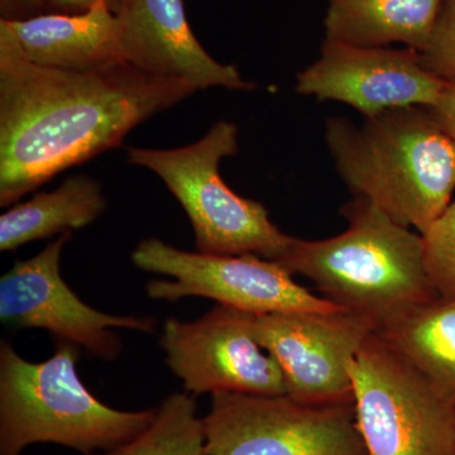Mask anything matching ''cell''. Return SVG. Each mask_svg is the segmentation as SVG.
Returning a JSON list of instances; mask_svg holds the SVG:
<instances>
[{"label":"cell","instance_id":"6da1fadb","mask_svg":"<svg viewBox=\"0 0 455 455\" xmlns=\"http://www.w3.org/2000/svg\"><path fill=\"white\" fill-rule=\"evenodd\" d=\"M196 92L127 61L86 73L32 64L0 20V206L121 146L134 127Z\"/></svg>","mask_w":455,"mask_h":455},{"label":"cell","instance_id":"7a4b0ae2","mask_svg":"<svg viewBox=\"0 0 455 455\" xmlns=\"http://www.w3.org/2000/svg\"><path fill=\"white\" fill-rule=\"evenodd\" d=\"M325 142L355 196L401 226L423 235L451 202L455 142L431 108H395L362 125L334 116Z\"/></svg>","mask_w":455,"mask_h":455},{"label":"cell","instance_id":"3957f363","mask_svg":"<svg viewBox=\"0 0 455 455\" xmlns=\"http://www.w3.org/2000/svg\"><path fill=\"white\" fill-rule=\"evenodd\" d=\"M348 227L322 241L293 238L278 260L290 274L315 284L338 307L387 324L439 300L424 265L423 236L401 226L370 200L341 208Z\"/></svg>","mask_w":455,"mask_h":455},{"label":"cell","instance_id":"277c9868","mask_svg":"<svg viewBox=\"0 0 455 455\" xmlns=\"http://www.w3.org/2000/svg\"><path fill=\"white\" fill-rule=\"evenodd\" d=\"M82 348L55 339L44 362L20 357L0 344V455H20L36 443H51L83 455L130 442L154 423L157 407L123 411L101 403L79 372Z\"/></svg>","mask_w":455,"mask_h":455},{"label":"cell","instance_id":"5b68a950","mask_svg":"<svg viewBox=\"0 0 455 455\" xmlns=\"http://www.w3.org/2000/svg\"><path fill=\"white\" fill-rule=\"evenodd\" d=\"M236 154L238 128L220 121L193 145L175 149L130 147L127 160L154 171L181 204L193 226L196 252L251 253L278 262L295 236L281 232L262 204L238 196L221 179V160Z\"/></svg>","mask_w":455,"mask_h":455},{"label":"cell","instance_id":"8992f818","mask_svg":"<svg viewBox=\"0 0 455 455\" xmlns=\"http://www.w3.org/2000/svg\"><path fill=\"white\" fill-rule=\"evenodd\" d=\"M349 373L367 455H455V398L376 331Z\"/></svg>","mask_w":455,"mask_h":455},{"label":"cell","instance_id":"52a82bcc","mask_svg":"<svg viewBox=\"0 0 455 455\" xmlns=\"http://www.w3.org/2000/svg\"><path fill=\"white\" fill-rule=\"evenodd\" d=\"M203 420L206 455H367L353 403L220 392Z\"/></svg>","mask_w":455,"mask_h":455},{"label":"cell","instance_id":"ba28073f","mask_svg":"<svg viewBox=\"0 0 455 455\" xmlns=\"http://www.w3.org/2000/svg\"><path fill=\"white\" fill-rule=\"evenodd\" d=\"M131 259L142 271L172 278L146 284L147 295L154 300L175 302L196 296L256 315L341 307L296 283L276 260L256 254L188 252L161 239L148 238L137 245Z\"/></svg>","mask_w":455,"mask_h":455},{"label":"cell","instance_id":"9c48e42d","mask_svg":"<svg viewBox=\"0 0 455 455\" xmlns=\"http://www.w3.org/2000/svg\"><path fill=\"white\" fill-rule=\"evenodd\" d=\"M73 232L60 235L37 256L17 260L0 278V320L13 331L44 329L55 339L73 343L101 361H114L123 341L114 329L154 334V316L112 315L84 302L60 271L62 250Z\"/></svg>","mask_w":455,"mask_h":455},{"label":"cell","instance_id":"30bf717a","mask_svg":"<svg viewBox=\"0 0 455 455\" xmlns=\"http://www.w3.org/2000/svg\"><path fill=\"white\" fill-rule=\"evenodd\" d=\"M254 315L218 304L194 322L164 323L160 346L167 367L188 394H287L276 359L254 338Z\"/></svg>","mask_w":455,"mask_h":455},{"label":"cell","instance_id":"8fae6325","mask_svg":"<svg viewBox=\"0 0 455 455\" xmlns=\"http://www.w3.org/2000/svg\"><path fill=\"white\" fill-rule=\"evenodd\" d=\"M374 331L372 320L344 307L253 319L254 338L276 359L286 395L311 403H353L349 366Z\"/></svg>","mask_w":455,"mask_h":455},{"label":"cell","instance_id":"7c38bea8","mask_svg":"<svg viewBox=\"0 0 455 455\" xmlns=\"http://www.w3.org/2000/svg\"><path fill=\"white\" fill-rule=\"evenodd\" d=\"M447 83L425 68L420 52L323 42L320 57L298 75L296 92L348 104L366 119L395 108H433Z\"/></svg>","mask_w":455,"mask_h":455},{"label":"cell","instance_id":"4fadbf2b","mask_svg":"<svg viewBox=\"0 0 455 455\" xmlns=\"http://www.w3.org/2000/svg\"><path fill=\"white\" fill-rule=\"evenodd\" d=\"M116 14L123 59L143 73L184 80L197 90L256 88L235 66L220 64L206 52L188 25L184 0H121Z\"/></svg>","mask_w":455,"mask_h":455},{"label":"cell","instance_id":"5bb4252c","mask_svg":"<svg viewBox=\"0 0 455 455\" xmlns=\"http://www.w3.org/2000/svg\"><path fill=\"white\" fill-rule=\"evenodd\" d=\"M4 22L23 55L42 68L86 73L124 61L121 23L107 0H99L86 13H44Z\"/></svg>","mask_w":455,"mask_h":455},{"label":"cell","instance_id":"9a60e30c","mask_svg":"<svg viewBox=\"0 0 455 455\" xmlns=\"http://www.w3.org/2000/svg\"><path fill=\"white\" fill-rule=\"evenodd\" d=\"M444 0H328L326 40L361 47L403 44L421 52Z\"/></svg>","mask_w":455,"mask_h":455},{"label":"cell","instance_id":"2e32d148","mask_svg":"<svg viewBox=\"0 0 455 455\" xmlns=\"http://www.w3.org/2000/svg\"><path fill=\"white\" fill-rule=\"evenodd\" d=\"M107 206L100 182L86 175L71 176L55 190L35 194L0 217V251L82 229L103 215Z\"/></svg>","mask_w":455,"mask_h":455},{"label":"cell","instance_id":"e0dca14e","mask_svg":"<svg viewBox=\"0 0 455 455\" xmlns=\"http://www.w3.org/2000/svg\"><path fill=\"white\" fill-rule=\"evenodd\" d=\"M376 334L455 398V299L410 311Z\"/></svg>","mask_w":455,"mask_h":455},{"label":"cell","instance_id":"ac0fdd59","mask_svg":"<svg viewBox=\"0 0 455 455\" xmlns=\"http://www.w3.org/2000/svg\"><path fill=\"white\" fill-rule=\"evenodd\" d=\"M92 455H206L196 396L173 392L157 406L154 423L130 442Z\"/></svg>","mask_w":455,"mask_h":455},{"label":"cell","instance_id":"d6986e66","mask_svg":"<svg viewBox=\"0 0 455 455\" xmlns=\"http://www.w3.org/2000/svg\"><path fill=\"white\" fill-rule=\"evenodd\" d=\"M424 265L442 300L455 299V199L421 235Z\"/></svg>","mask_w":455,"mask_h":455},{"label":"cell","instance_id":"ffe728a7","mask_svg":"<svg viewBox=\"0 0 455 455\" xmlns=\"http://www.w3.org/2000/svg\"><path fill=\"white\" fill-rule=\"evenodd\" d=\"M427 70L455 84V0H444L427 46L420 52Z\"/></svg>","mask_w":455,"mask_h":455},{"label":"cell","instance_id":"44dd1931","mask_svg":"<svg viewBox=\"0 0 455 455\" xmlns=\"http://www.w3.org/2000/svg\"><path fill=\"white\" fill-rule=\"evenodd\" d=\"M44 13V0H0V20L8 22L31 20Z\"/></svg>","mask_w":455,"mask_h":455},{"label":"cell","instance_id":"7402d4cb","mask_svg":"<svg viewBox=\"0 0 455 455\" xmlns=\"http://www.w3.org/2000/svg\"><path fill=\"white\" fill-rule=\"evenodd\" d=\"M431 110L455 142V84L447 83L438 103L431 108Z\"/></svg>","mask_w":455,"mask_h":455},{"label":"cell","instance_id":"603a6c76","mask_svg":"<svg viewBox=\"0 0 455 455\" xmlns=\"http://www.w3.org/2000/svg\"><path fill=\"white\" fill-rule=\"evenodd\" d=\"M99 0H44L47 13L82 14L90 11ZM108 5L116 13L121 0H107Z\"/></svg>","mask_w":455,"mask_h":455}]
</instances>
